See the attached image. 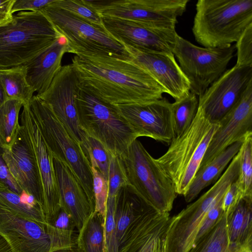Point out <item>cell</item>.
I'll list each match as a JSON object with an SVG mask.
<instances>
[{"instance_id": "6da1fadb", "label": "cell", "mask_w": 252, "mask_h": 252, "mask_svg": "<svg viewBox=\"0 0 252 252\" xmlns=\"http://www.w3.org/2000/svg\"><path fill=\"white\" fill-rule=\"evenodd\" d=\"M79 86L101 100L117 106L161 99L163 89L129 58L76 55L71 63Z\"/></svg>"}, {"instance_id": "7a4b0ae2", "label": "cell", "mask_w": 252, "mask_h": 252, "mask_svg": "<svg viewBox=\"0 0 252 252\" xmlns=\"http://www.w3.org/2000/svg\"><path fill=\"white\" fill-rule=\"evenodd\" d=\"M219 127L198 109L190 126L175 136L156 161L172 182L177 195H184L200 167L211 139Z\"/></svg>"}, {"instance_id": "3957f363", "label": "cell", "mask_w": 252, "mask_h": 252, "mask_svg": "<svg viewBox=\"0 0 252 252\" xmlns=\"http://www.w3.org/2000/svg\"><path fill=\"white\" fill-rule=\"evenodd\" d=\"M192 32L206 48L236 42L252 24V0H198Z\"/></svg>"}, {"instance_id": "277c9868", "label": "cell", "mask_w": 252, "mask_h": 252, "mask_svg": "<svg viewBox=\"0 0 252 252\" xmlns=\"http://www.w3.org/2000/svg\"><path fill=\"white\" fill-rule=\"evenodd\" d=\"M40 11H21L0 26V69L25 65L61 36Z\"/></svg>"}, {"instance_id": "5b68a950", "label": "cell", "mask_w": 252, "mask_h": 252, "mask_svg": "<svg viewBox=\"0 0 252 252\" xmlns=\"http://www.w3.org/2000/svg\"><path fill=\"white\" fill-rule=\"evenodd\" d=\"M76 102L81 128L112 155L122 157L138 138L115 106L101 100L79 85Z\"/></svg>"}, {"instance_id": "8992f818", "label": "cell", "mask_w": 252, "mask_h": 252, "mask_svg": "<svg viewBox=\"0 0 252 252\" xmlns=\"http://www.w3.org/2000/svg\"><path fill=\"white\" fill-rule=\"evenodd\" d=\"M29 105L43 140L53 157L73 172L84 189L94 211L91 166L81 145L67 131L50 107L36 95L32 96Z\"/></svg>"}, {"instance_id": "52a82bcc", "label": "cell", "mask_w": 252, "mask_h": 252, "mask_svg": "<svg viewBox=\"0 0 252 252\" xmlns=\"http://www.w3.org/2000/svg\"><path fill=\"white\" fill-rule=\"evenodd\" d=\"M130 185L150 206L169 213L177 197L171 180L139 140L121 157Z\"/></svg>"}, {"instance_id": "ba28073f", "label": "cell", "mask_w": 252, "mask_h": 252, "mask_svg": "<svg viewBox=\"0 0 252 252\" xmlns=\"http://www.w3.org/2000/svg\"><path fill=\"white\" fill-rule=\"evenodd\" d=\"M40 12L66 40L69 53L129 58L125 47L105 29L90 24L69 12L49 6Z\"/></svg>"}, {"instance_id": "9c48e42d", "label": "cell", "mask_w": 252, "mask_h": 252, "mask_svg": "<svg viewBox=\"0 0 252 252\" xmlns=\"http://www.w3.org/2000/svg\"><path fill=\"white\" fill-rule=\"evenodd\" d=\"M235 50V44L201 47L178 34L173 54L189 83L190 92L199 96L227 70Z\"/></svg>"}, {"instance_id": "30bf717a", "label": "cell", "mask_w": 252, "mask_h": 252, "mask_svg": "<svg viewBox=\"0 0 252 252\" xmlns=\"http://www.w3.org/2000/svg\"><path fill=\"white\" fill-rule=\"evenodd\" d=\"M102 17L175 29L189 0H85Z\"/></svg>"}, {"instance_id": "8fae6325", "label": "cell", "mask_w": 252, "mask_h": 252, "mask_svg": "<svg viewBox=\"0 0 252 252\" xmlns=\"http://www.w3.org/2000/svg\"><path fill=\"white\" fill-rule=\"evenodd\" d=\"M252 82V66L235 64L199 96L198 109L211 122L219 123L239 102Z\"/></svg>"}, {"instance_id": "7c38bea8", "label": "cell", "mask_w": 252, "mask_h": 252, "mask_svg": "<svg viewBox=\"0 0 252 252\" xmlns=\"http://www.w3.org/2000/svg\"><path fill=\"white\" fill-rule=\"evenodd\" d=\"M139 137L169 144L175 137L171 103L166 98L115 106Z\"/></svg>"}, {"instance_id": "4fadbf2b", "label": "cell", "mask_w": 252, "mask_h": 252, "mask_svg": "<svg viewBox=\"0 0 252 252\" xmlns=\"http://www.w3.org/2000/svg\"><path fill=\"white\" fill-rule=\"evenodd\" d=\"M79 81L71 64L62 66L50 86L37 95L47 103L67 131L81 144L87 134L81 128L76 102Z\"/></svg>"}, {"instance_id": "5bb4252c", "label": "cell", "mask_w": 252, "mask_h": 252, "mask_svg": "<svg viewBox=\"0 0 252 252\" xmlns=\"http://www.w3.org/2000/svg\"><path fill=\"white\" fill-rule=\"evenodd\" d=\"M220 197V190L211 187L177 215L170 217L163 239L162 252H188L206 215Z\"/></svg>"}, {"instance_id": "9a60e30c", "label": "cell", "mask_w": 252, "mask_h": 252, "mask_svg": "<svg viewBox=\"0 0 252 252\" xmlns=\"http://www.w3.org/2000/svg\"><path fill=\"white\" fill-rule=\"evenodd\" d=\"M102 20L105 31L124 47L173 53L178 35L174 28L149 26L111 17H102Z\"/></svg>"}, {"instance_id": "2e32d148", "label": "cell", "mask_w": 252, "mask_h": 252, "mask_svg": "<svg viewBox=\"0 0 252 252\" xmlns=\"http://www.w3.org/2000/svg\"><path fill=\"white\" fill-rule=\"evenodd\" d=\"M34 153L42 185L45 219L50 223L61 207V199L53 164V156L45 143L32 113L29 103L24 105L20 116Z\"/></svg>"}, {"instance_id": "e0dca14e", "label": "cell", "mask_w": 252, "mask_h": 252, "mask_svg": "<svg viewBox=\"0 0 252 252\" xmlns=\"http://www.w3.org/2000/svg\"><path fill=\"white\" fill-rule=\"evenodd\" d=\"M125 47L130 60L147 72L175 100L190 92L189 83L173 53Z\"/></svg>"}, {"instance_id": "ac0fdd59", "label": "cell", "mask_w": 252, "mask_h": 252, "mask_svg": "<svg viewBox=\"0 0 252 252\" xmlns=\"http://www.w3.org/2000/svg\"><path fill=\"white\" fill-rule=\"evenodd\" d=\"M169 214L146 204L136 214L119 245L118 252H162Z\"/></svg>"}, {"instance_id": "d6986e66", "label": "cell", "mask_w": 252, "mask_h": 252, "mask_svg": "<svg viewBox=\"0 0 252 252\" xmlns=\"http://www.w3.org/2000/svg\"><path fill=\"white\" fill-rule=\"evenodd\" d=\"M200 167L208 163L229 146L243 142L252 135V82L236 105L219 122Z\"/></svg>"}, {"instance_id": "ffe728a7", "label": "cell", "mask_w": 252, "mask_h": 252, "mask_svg": "<svg viewBox=\"0 0 252 252\" xmlns=\"http://www.w3.org/2000/svg\"><path fill=\"white\" fill-rule=\"evenodd\" d=\"M0 235L14 252H52L45 227L21 217L0 201Z\"/></svg>"}, {"instance_id": "44dd1931", "label": "cell", "mask_w": 252, "mask_h": 252, "mask_svg": "<svg viewBox=\"0 0 252 252\" xmlns=\"http://www.w3.org/2000/svg\"><path fill=\"white\" fill-rule=\"evenodd\" d=\"M2 156L10 174L21 188L33 196L42 208L44 194L41 178L34 153L22 125L12 147L3 149Z\"/></svg>"}, {"instance_id": "7402d4cb", "label": "cell", "mask_w": 252, "mask_h": 252, "mask_svg": "<svg viewBox=\"0 0 252 252\" xmlns=\"http://www.w3.org/2000/svg\"><path fill=\"white\" fill-rule=\"evenodd\" d=\"M62 206L72 218L79 231L90 214L94 212L87 194L73 172L53 157Z\"/></svg>"}, {"instance_id": "603a6c76", "label": "cell", "mask_w": 252, "mask_h": 252, "mask_svg": "<svg viewBox=\"0 0 252 252\" xmlns=\"http://www.w3.org/2000/svg\"><path fill=\"white\" fill-rule=\"evenodd\" d=\"M69 53L66 39L61 36L25 65L27 80L39 95L45 92L61 69L64 54Z\"/></svg>"}, {"instance_id": "cb8c5ba5", "label": "cell", "mask_w": 252, "mask_h": 252, "mask_svg": "<svg viewBox=\"0 0 252 252\" xmlns=\"http://www.w3.org/2000/svg\"><path fill=\"white\" fill-rule=\"evenodd\" d=\"M226 252H252V197H243L226 217Z\"/></svg>"}, {"instance_id": "d4e9b609", "label": "cell", "mask_w": 252, "mask_h": 252, "mask_svg": "<svg viewBox=\"0 0 252 252\" xmlns=\"http://www.w3.org/2000/svg\"><path fill=\"white\" fill-rule=\"evenodd\" d=\"M242 143L238 142L229 146L199 168L184 195L186 202L194 200L203 189L218 180L239 151Z\"/></svg>"}, {"instance_id": "484cf974", "label": "cell", "mask_w": 252, "mask_h": 252, "mask_svg": "<svg viewBox=\"0 0 252 252\" xmlns=\"http://www.w3.org/2000/svg\"><path fill=\"white\" fill-rule=\"evenodd\" d=\"M148 204L130 186L121 188L115 197V220L119 245L137 212Z\"/></svg>"}, {"instance_id": "4316f807", "label": "cell", "mask_w": 252, "mask_h": 252, "mask_svg": "<svg viewBox=\"0 0 252 252\" xmlns=\"http://www.w3.org/2000/svg\"><path fill=\"white\" fill-rule=\"evenodd\" d=\"M75 227L71 216L61 206L52 222L45 226L52 252H68L76 248L77 237L74 236Z\"/></svg>"}, {"instance_id": "83f0119b", "label": "cell", "mask_w": 252, "mask_h": 252, "mask_svg": "<svg viewBox=\"0 0 252 252\" xmlns=\"http://www.w3.org/2000/svg\"><path fill=\"white\" fill-rule=\"evenodd\" d=\"M0 85L7 100H19L23 106L30 103L34 93L27 80L26 65L0 69Z\"/></svg>"}, {"instance_id": "f1b7e54d", "label": "cell", "mask_w": 252, "mask_h": 252, "mask_svg": "<svg viewBox=\"0 0 252 252\" xmlns=\"http://www.w3.org/2000/svg\"><path fill=\"white\" fill-rule=\"evenodd\" d=\"M103 222L98 213L90 214L78 231L76 247L79 252H104Z\"/></svg>"}, {"instance_id": "f546056e", "label": "cell", "mask_w": 252, "mask_h": 252, "mask_svg": "<svg viewBox=\"0 0 252 252\" xmlns=\"http://www.w3.org/2000/svg\"><path fill=\"white\" fill-rule=\"evenodd\" d=\"M22 102L17 99H8L0 106V147L9 149L14 143L21 125L19 112Z\"/></svg>"}, {"instance_id": "4dcf8cb0", "label": "cell", "mask_w": 252, "mask_h": 252, "mask_svg": "<svg viewBox=\"0 0 252 252\" xmlns=\"http://www.w3.org/2000/svg\"><path fill=\"white\" fill-rule=\"evenodd\" d=\"M198 107V98L190 92L171 103L175 136L180 135L190 126L197 114Z\"/></svg>"}, {"instance_id": "1f68e13d", "label": "cell", "mask_w": 252, "mask_h": 252, "mask_svg": "<svg viewBox=\"0 0 252 252\" xmlns=\"http://www.w3.org/2000/svg\"><path fill=\"white\" fill-rule=\"evenodd\" d=\"M0 201L21 217L45 227L47 223L42 208L26 203L20 195L0 181Z\"/></svg>"}, {"instance_id": "d6a6232c", "label": "cell", "mask_w": 252, "mask_h": 252, "mask_svg": "<svg viewBox=\"0 0 252 252\" xmlns=\"http://www.w3.org/2000/svg\"><path fill=\"white\" fill-rule=\"evenodd\" d=\"M227 240L226 217L222 213L216 224L188 252H226Z\"/></svg>"}, {"instance_id": "836d02e7", "label": "cell", "mask_w": 252, "mask_h": 252, "mask_svg": "<svg viewBox=\"0 0 252 252\" xmlns=\"http://www.w3.org/2000/svg\"><path fill=\"white\" fill-rule=\"evenodd\" d=\"M239 152V173L235 181L243 197H252V135L243 142Z\"/></svg>"}, {"instance_id": "e575fe53", "label": "cell", "mask_w": 252, "mask_h": 252, "mask_svg": "<svg viewBox=\"0 0 252 252\" xmlns=\"http://www.w3.org/2000/svg\"><path fill=\"white\" fill-rule=\"evenodd\" d=\"M49 5L69 12L96 27L104 29L102 17L85 0H55Z\"/></svg>"}, {"instance_id": "d590c367", "label": "cell", "mask_w": 252, "mask_h": 252, "mask_svg": "<svg viewBox=\"0 0 252 252\" xmlns=\"http://www.w3.org/2000/svg\"><path fill=\"white\" fill-rule=\"evenodd\" d=\"M81 146L91 166L97 169L108 180L110 153L99 141L87 135Z\"/></svg>"}, {"instance_id": "8d00e7d4", "label": "cell", "mask_w": 252, "mask_h": 252, "mask_svg": "<svg viewBox=\"0 0 252 252\" xmlns=\"http://www.w3.org/2000/svg\"><path fill=\"white\" fill-rule=\"evenodd\" d=\"M116 196H108L106 212L103 222L104 239V252H118L119 244L115 220Z\"/></svg>"}, {"instance_id": "74e56055", "label": "cell", "mask_w": 252, "mask_h": 252, "mask_svg": "<svg viewBox=\"0 0 252 252\" xmlns=\"http://www.w3.org/2000/svg\"><path fill=\"white\" fill-rule=\"evenodd\" d=\"M108 196H116L119 190L123 187L130 185L120 157L110 154L108 176Z\"/></svg>"}, {"instance_id": "f35d334b", "label": "cell", "mask_w": 252, "mask_h": 252, "mask_svg": "<svg viewBox=\"0 0 252 252\" xmlns=\"http://www.w3.org/2000/svg\"><path fill=\"white\" fill-rule=\"evenodd\" d=\"M93 179V191L95 202L94 212L104 220L108 197V180L96 168L91 166Z\"/></svg>"}, {"instance_id": "ab89813d", "label": "cell", "mask_w": 252, "mask_h": 252, "mask_svg": "<svg viewBox=\"0 0 252 252\" xmlns=\"http://www.w3.org/2000/svg\"><path fill=\"white\" fill-rule=\"evenodd\" d=\"M235 46L237 52L236 64L252 66V24L246 29Z\"/></svg>"}, {"instance_id": "60d3db41", "label": "cell", "mask_w": 252, "mask_h": 252, "mask_svg": "<svg viewBox=\"0 0 252 252\" xmlns=\"http://www.w3.org/2000/svg\"><path fill=\"white\" fill-rule=\"evenodd\" d=\"M222 199L215 203L206 215L197 231L193 244L210 231L219 220L222 214Z\"/></svg>"}, {"instance_id": "b9f144b4", "label": "cell", "mask_w": 252, "mask_h": 252, "mask_svg": "<svg viewBox=\"0 0 252 252\" xmlns=\"http://www.w3.org/2000/svg\"><path fill=\"white\" fill-rule=\"evenodd\" d=\"M243 197V194L242 190L236 181H234L227 188L222 199V213L226 217L235 208Z\"/></svg>"}, {"instance_id": "7bdbcfd3", "label": "cell", "mask_w": 252, "mask_h": 252, "mask_svg": "<svg viewBox=\"0 0 252 252\" xmlns=\"http://www.w3.org/2000/svg\"><path fill=\"white\" fill-rule=\"evenodd\" d=\"M55 0H15L12 13L21 11H40Z\"/></svg>"}, {"instance_id": "ee69618b", "label": "cell", "mask_w": 252, "mask_h": 252, "mask_svg": "<svg viewBox=\"0 0 252 252\" xmlns=\"http://www.w3.org/2000/svg\"><path fill=\"white\" fill-rule=\"evenodd\" d=\"M3 149L0 147V181L8 188L21 195L23 190L10 173L2 156Z\"/></svg>"}, {"instance_id": "f6af8a7d", "label": "cell", "mask_w": 252, "mask_h": 252, "mask_svg": "<svg viewBox=\"0 0 252 252\" xmlns=\"http://www.w3.org/2000/svg\"><path fill=\"white\" fill-rule=\"evenodd\" d=\"M15 0H0V21L10 22L13 14L11 10Z\"/></svg>"}, {"instance_id": "bcb514c9", "label": "cell", "mask_w": 252, "mask_h": 252, "mask_svg": "<svg viewBox=\"0 0 252 252\" xmlns=\"http://www.w3.org/2000/svg\"><path fill=\"white\" fill-rule=\"evenodd\" d=\"M0 252H14L7 241L0 235ZM69 252H79L77 249H74Z\"/></svg>"}, {"instance_id": "7dc6e473", "label": "cell", "mask_w": 252, "mask_h": 252, "mask_svg": "<svg viewBox=\"0 0 252 252\" xmlns=\"http://www.w3.org/2000/svg\"><path fill=\"white\" fill-rule=\"evenodd\" d=\"M7 100L5 93L0 85V106L2 105Z\"/></svg>"}, {"instance_id": "c3c4849f", "label": "cell", "mask_w": 252, "mask_h": 252, "mask_svg": "<svg viewBox=\"0 0 252 252\" xmlns=\"http://www.w3.org/2000/svg\"><path fill=\"white\" fill-rule=\"evenodd\" d=\"M9 22H5V21H0V26H1L4 25H5V24H7Z\"/></svg>"}]
</instances>
